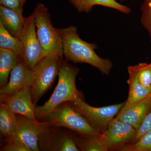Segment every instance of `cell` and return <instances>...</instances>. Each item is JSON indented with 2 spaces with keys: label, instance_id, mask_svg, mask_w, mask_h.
<instances>
[{
  "label": "cell",
  "instance_id": "cell-15",
  "mask_svg": "<svg viewBox=\"0 0 151 151\" xmlns=\"http://www.w3.org/2000/svg\"><path fill=\"white\" fill-rule=\"evenodd\" d=\"M71 4L79 12L89 13L95 6H101L114 9L122 13L129 14L132 9L128 6L120 4L116 0H68Z\"/></svg>",
  "mask_w": 151,
  "mask_h": 151
},
{
  "label": "cell",
  "instance_id": "cell-18",
  "mask_svg": "<svg viewBox=\"0 0 151 151\" xmlns=\"http://www.w3.org/2000/svg\"><path fill=\"white\" fill-rule=\"evenodd\" d=\"M17 126V114L4 103L0 104V131L6 140L14 137Z\"/></svg>",
  "mask_w": 151,
  "mask_h": 151
},
{
  "label": "cell",
  "instance_id": "cell-27",
  "mask_svg": "<svg viewBox=\"0 0 151 151\" xmlns=\"http://www.w3.org/2000/svg\"><path fill=\"white\" fill-rule=\"evenodd\" d=\"M27 1V0H19L21 4V7L22 9H23V6L24 5L25 3H26Z\"/></svg>",
  "mask_w": 151,
  "mask_h": 151
},
{
  "label": "cell",
  "instance_id": "cell-21",
  "mask_svg": "<svg viewBox=\"0 0 151 151\" xmlns=\"http://www.w3.org/2000/svg\"><path fill=\"white\" fill-rule=\"evenodd\" d=\"M128 67L134 72L141 84L151 91V62L139 63Z\"/></svg>",
  "mask_w": 151,
  "mask_h": 151
},
{
  "label": "cell",
  "instance_id": "cell-10",
  "mask_svg": "<svg viewBox=\"0 0 151 151\" xmlns=\"http://www.w3.org/2000/svg\"><path fill=\"white\" fill-rule=\"evenodd\" d=\"M17 129L13 137L19 140L30 151H40L39 137L48 123L35 122L19 114H17Z\"/></svg>",
  "mask_w": 151,
  "mask_h": 151
},
{
  "label": "cell",
  "instance_id": "cell-4",
  "mask_svg": "<svg viewBox=\"0 0 151 151\" xmlns=\"http://www.w3.org/2000/svg\"><path fill=\"white\" fill-rule=\"evenodd\" d=\"M37 34L45 57L51 55H63L62 39L59 29L52 23L48 9L43 4H38L32 14Z\"/></svg>",
  "mask_w": 151,
  "mask_h": 151
},
{
  "label": "cell",
  "instance_id": "cell-7",
  "mask_svg": "<svg viewBox=\"0 0 151 151\" xmlns=\"http://www.w3.org/2000/svg\"><path fill=\"white\" fill-rule=\"evenodd\" d=\"M18 37L21 40L24 47L23 60L30 69L33 70L45 56L38 38L32 14L25 18L23 28Z\"/></svg>",
  "mask_w": 151,
  "mask_h": 151
},
{
  "label": "cell",
  "instance_id": "cell-6",
  "mask_svg": "<svg viewBox=\"0 0 151 151\" xmlns=\"http://www.w3.org/2000/svg\"><path fill=\"white\" fill-rule=\"evenodd\" d=\"M70 103L101 134L107 129L126 103L97 108L88 105L79 96H75Z\"/></svg>",
  "mask_w": 151,
  "mask_h": 151
},
{
  "label": "cell",
  "instance_id": "cell-2",
  "mask_svg": "<svg viewBox=\"0 0 151 151\" xmlns=\"http://www.w3.org/2000/svg\"><path fill=\"white\" fill-rule=\"evenodd\" d=\"M78 72V68L63 62L60 68L58 83L51 97L44 105L36 107L37 120L42 121L59 105L71 102L75 96H80L76 84Z\"/></svg>",
  "mask_w": 151,
  "mask_h": 151
},
{
  "label": "cell",
  "instance_id": "cell-19",
  "mask_svg": "<svg viewBox=\"0 0 151 151\" xmlns=\"http://www.w3.org/2000/svg\"><path fill=\"white\" fill-rule=\"evenodd\" d=\"M0 48L5 49L14 52L23 58L24 47L18 37L11 35L0 22Z\"/></svg>",
  "mask_w": 151,
  "mask_h": 151
},
{
  "label": "cell",
  "instance_id": "cell-22",
  "mask_svg": "<svg viewBox=\"0 0 151 151\" xmlns=\"http://www.w3.org/2000/svg\"><path fill=\"white\" fill-rule=\"evenodd\" d=\"M120 150L151 151V130L143 135L135 142L122 147Z\"/></svg>",
  "mask_w": 151,
  "mask_h": 151
},
{
  "label": "cell",
  "instance_id": "cell-8",
  "mask_svg": "<svg viewBox=\"0 0 151 151\" xmlns=\"http://www.w3.org/2000/svg\"><path fill=\"white\" fill-rule=\"evenodd\" d=\"M58 128L48 124V126L41 132L38 139L40 150H80L73 139V137Z\"/></svg>",
  "mask_w": 151,
  "mask_h": 151
},
{
  "label": "cell",
  "instance_id": "cell-17",
  "mask_svg": "<svg viewBox=\"0 0 151 151\" xmlns=\"http://www.w3.org/2000/svg\"><path fill=\"white\" fill-rule=\"evenodd\" d=\"M21 58L14 52L0 48L1 89L4 88L8 83L9 73Z\"/></svg>",
  "mask_w": 151,
  "mask_h": 151
},
{
  "label": "cell",
  "instance_id": "cell-9",
  "mask_svg": "<svg viewBox=\"0 0 151 151\" xmlns=\"http://www.w3.org/2000/svg\"><path fill=\"white\" fill-rule=\"evenodd\" d=\"M137 132L130 124L114 119L99 137L108 151L133 142Z\"/></svg>",
  "mask_w": 151,
  "mask_h": 151
},
{
  "label": "cell",
  "instance_id": "cell-3",
  "mask_svg": "<svg viewBox=\"0 0 151 151\" xmlns=\"http://www.w3.org/2000/svg\"><path fill=\"white\" fill-rule=\"evenodd\" d=\"M42 121L53 127L67 128L84 137H98L102 134L69 102L59 105Z\"/></svg>",
  "mask_w": 151,
  "mask_h": 151
},
{
  "label": "cell",
  "instance_id": "cell-12",
  "mask_svg": "<svg viewBox=\"0 0 151 151\" xmlns=\"http://www.w3.org/2000/svg\"><path fill=\"white\" fill-rule=\"evenodd\" d=\"M34 71L27 66L22 58L13 68L7 85L0 90V97H10L27 86H32Z\"/></svg>",
  "mask_w": 151,
  "mask_h": 151
},
{
  "label": "cell",
  "instance_id": "cell-25",
  "mask_svg": "<svg viewBox=\"0 0 151 151\" xmlns=\"http://www.w3.org/2000/svg\"><path fill=\"white\" fill-rule=\"evenodd\" d=\"M151 130V110L146 116L140 127L137 131L136 137L133 141V143L138 140L141 137L147 132Z\"/></svg>",
  "mask_w": 151,
  "mask_h": 151
},
{
  "label": "cell",
  "instance_id": "cell-13",
  "mask_svg": "<svg viewBox=\"0 0 151 151\" xmlns=\"http://www.w3.org/2000/svg\"><path fill=\"white\" fill-rule=\"evenodd\" d=\"M151 110V94L144 100L121 110L115 120L130 124L137 131Z\"/></svg>",
  "mask_w": 151,
  "mask_h": 151
},
{
  "label": "cell",
  "instance_id": "cell-11",
  "mask_svg": "<svg viewBox=\"0 0 151 151\" xmlns=\"http://www.w3.org/2000/svg\"><path fill=\"white\" fill-rule=\"evenodd\" d=\"M1 103H4L17 114L38 122L36 117V107L32 101L31 86H26L10 97H0Z\"/></svg>",
  "mask_w": 151,
  "mask_h": 151
},
{
  "label": "cell",
  "instance_id": "cell-24",
  "mask_svg": "<svg viewBox=\"0 0 151 151\" xmlns=\"http://www.w3.org/2000/svg\"><path fill=\"white\" fill-rule=\"evenodd\" d=\"M6 143L1 147L2 151H30L24 144L16 138L6 140Z\"/></svg>",
  "mask_w": 151,
  "mask_h": 151
},
{
  "label": "cell",
  "instance_id": "cell-5",
  "mask_svg": "<svg viewBox=\"0 0 151 151\" xmlns=\"http://www.w3.org/2000/svg\"><path fill=\"white\" fill-rule=\"evenodd\" d=\"M63 62L62 56L51 55L44 58L33 69L34 80L31 94L36 106L41 97L51 87Z\"/></svg>",
  "mask_w": 151,
  "mask_h": 151
},
{
  "label": "cell",
  "instance_id": "cell-14",
  "mask_svg": "<svg viewBox=\"0 0 151 151\" xmlns=\"http://www.w3.org/2000/svg\"><path fill=\"white\" fill-rule=\"evenodd\" d=\"M25 19L22 12L0 6V22L14 36L19 37L23 28Z\"/></svg>",
  "mask_w": 151,
  "mask_h": 151
},
{
  "label": "cell",
  "instance_id": "cell-1",
  "mask_svg": "<svg viewBox=\"0 0 151 151\" xmlns=\"http://www.w3.org/2000/svg\"><path fill=\"white\" fill-rule=\"evenodd\" d=\"M62 39L63 55L68 61L75 63H86L97 68L102 74L108 75L113 66L110 60L100 57L95 52L96 44L81 39L77 28L71 25L59 29Z\"/></svg>",
  "mask_w": 151,
  "mask_h": 151
},
{
  "label": "cell",
  "instance_id": "cell-23",
  "mask_svg": "<svg viewBox=\"0 0 151 151\" xmlns=\"http://www.w3.org/2000/svg\"><path fill=\"white\" fill-rule=\"evenodd\" d=\"M140 10L141 24L148 33L151 41V0H143Z\"/></svg>",
  "mask_w": 151,
  "mask_h": 151
},
{
  "label": "cell",
  "instance_id": "cell-28",
  "mask_svg": "<svg viewBox=\"0 0 151 151\" xmlns=\"http://www.w3.org/2000/svg\"><path fill=\"white\" fill-rule=\"evenodd\" d=\"M116 1H122V0H116Z\"/></svg>",
  "mask_w": 151,
  "mask_h": 151
},
{
  "label": "cell",
  "instance_id": "cell-26",
  "mask_svg": "<svg viewBox=\"0 0 151 151\" xmlns=\"http://www.w3.org/2000/svg\"><path fill=\"white\" fill-rule=\"evenodd\" d=\"M0 4L1 5L23 12L19 0H0Z\"/></svg>",
  "mask_w": 151,
  "mask_h": 151
},
{
  "label": "cell",
  "instance_id": "cell-20",
  "mask_svg": "<svg viewBox=\"0 0 151 151\" xmlns=\"http://www.w3.org/2000/svg\"><path fill=\"white\" fill-rule=\"evenodd\" d=\"M99 136L84 138L73 137L78 148L84 151H106Z\"/></svg>",
  "mask_w": 151,
  "mask_h": 151
},
{
  "label": "cell",
  "instance_id": "cell-29",
  "mask_svg": "<svg viewBox=\"0 0 151 151\" xmlns=\"http://www.w3.org/2000/svg\"><path fill=\"white\" fill-rule=\"evenodd\" d=\"M124 0H122V1H124Z\"/></svg>",
  "mask_w": 151,
  "mask_h": 151
},
{
  "label": "cell",
  "instance_id": "cell-16",
  "mask_svg": "<svg viewBox=\"0 0 151 151\" xmlns=\"http://www.w3.org/2000/svg\"><path fill=\"white\" fill-rule=\"evenodd\" d=\"M127 69L129 74V79L127 80L129 89V96L125 105L121 110H125L151 94V91L141 84L134 72L129 67Z\"/></svg>",
  "mask_w": 151,
  "mask_h": 151
}]
</instances>
